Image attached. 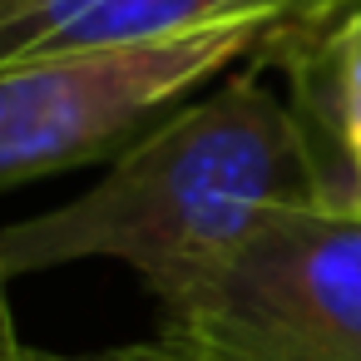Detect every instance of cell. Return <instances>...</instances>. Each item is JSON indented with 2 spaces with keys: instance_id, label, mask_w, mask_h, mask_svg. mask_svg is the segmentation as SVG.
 <instances>
[{
  "instance_id": "4",
  "label": "cell",
  "mask_w": 361,
  "mask_h": 361,
  "mask_svg": "<svg viewBox=\"0 0 361 361\" xmlns=\"http://www.w3.org/2000/svg\"><path fill=\"white\" fill-rule=\"evenodd\" d=\"M257 65L287 75L312 208L361 218V11L351 0H322L267 40Z\"/></svg>"
},
{
  "instance_id": "2",
  "label": "cell",
  "mask_w": 361,
  "mask_h": 361,
  "mask_svg": "<svg viewBox=\"0 0 361 361\" xmlns=\"http://www.w3.org/2000/svg\"><path fill=\"white\" fill-rule=\"evenodd\" d=\"M154 302L188 361H361V218L272 208Z\"/></svg>"
},
{
  "instance_id": "7",
  "label": "cell",
  "mask_w": 361,
  "mask_h": 361,
  "mask_svg": "<svg viewBox=\"0 0 361 361\" xmlns=\"http://www.w3.org/2000/svg\"><path fill=\"white\" fill-rule=\"evenodd\" d=\"M0 361H30V346L16 336V326H11V312H0Z\"/></svg>"
},
{
  "instance_id": "5",
  "label": "cell",
  "mask_w": 361,
  "mask_h": 361,
  "mask_svg": "<svg viewBox=\"0 0 361 361\" xmlns=\"http://www.w3.org/2000/svg\"><path fill=\"white\" fill-rule=\"evenodd\" d=\"M312 6L322 0H40L11 25H0V75L90 45L173 40L233 20L297 16Z\"/></svg>"
},
{
  "instance_id": "1",
  "label": "cell",
  "mask_w": 361,
  "mask_h": 361,
  "mask_svg": "<svg viewBox=\"0 0 361 361\" xmlns=\"http://www.w3.org/2000/svg\"><path fill=\"white\" fill-rule=\"evenodd\" d=\"M272 208H312V178L287 99L238 75L149 129L85 198L0 228V277L119 257L164 297Z\"/></svg>"
},
{
  "instance_id": "9",
  "label": "cell",
  "mask_w": 361,
  "mask_h": 361,
  "mask_svg": "<svg viewBox=\"0 0 361 361\" xmlns=\"http://www.w3.org/2000/svg\"><path fill=\"white\" fill-rule=\"evenodd\" d=\"M0 312H6V277H0Z\"/></svg>"
},
{
  "instance_id": "8",
  "label": "cell",
  "mask_w": 361,
  "mask_h": 361,
  "mask_svg": "<svg viewBox=\"0 0 361 361\" xmlns=\"http://www.w3.org/2000/svg\"><path fill=\"white\" fill-rule=\"evenodd\" d=\"M30 6H40V0H0V25H11V20L25 16Z\"/></svg>"
},
{
  "instance_id": "6",
  "label": "cell",
  "mask_w": 361,
  "mask_h": 361,
  "mask_svg": "<svg viewBox=\"0 0 361 361\" xmlns=\"http://www.w3.org/2000/svg\"><path fill=\"white\" fill-rule=\"evenodd\" d=\"M30 361H188V356H178L173 346H164L154 336V341L109 346V351H40V346H30Z\"/></svg>"
},
{
  "instance_id": "3",
  "label": "cell",
  "mask_w": 361,
  "mask_h": 361,
  "mask_svg": "<svg viewBox=\"0 0 361 361\" xmlns=\"http://www.w3.org/2000/svg\"><path fill=\"white\" fill-rule=\"evenodd\" d=\"M287 20L257 16L173 40L90 45L0 75V193L85 164H114L164 124L173 99L238 60H257Z\"/></svg>"
}]
</instances>
